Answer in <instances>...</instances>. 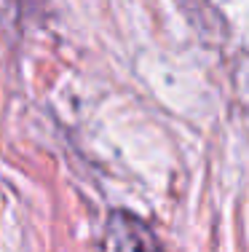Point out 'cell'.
Wrapping results in <instances>:
<instances>
[{"instance_id": "6da1fadb", "label": "cell", "mask_w": 249, "mask_h": 252, "mask_svg": "<svg viewBox=\"0 0 249 252\" xmlns=\"http://www.w3.org/2000/svg\"><path fill=\"white\" fill-rule=\"evenodd\" d=\"M102 252H164L156 233L132 212H112L105 228Z\"/></svg>"}]
</instances>
